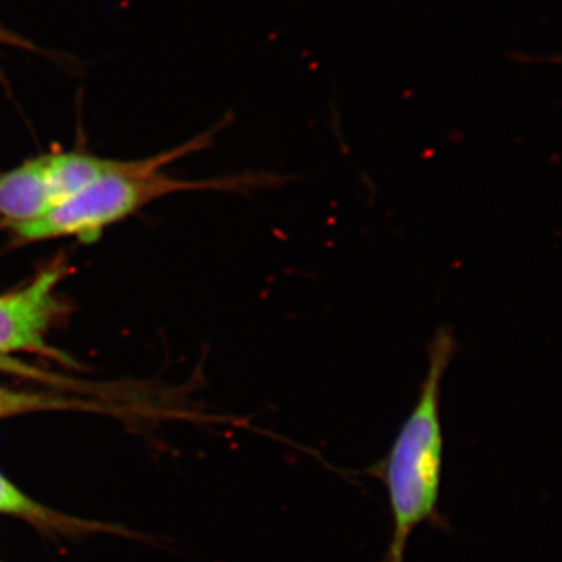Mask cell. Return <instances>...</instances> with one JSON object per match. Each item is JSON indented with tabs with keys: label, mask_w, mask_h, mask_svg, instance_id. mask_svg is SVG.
I'll return each instance as SVG.
<instances>
[{
	"label": "cell",
	"mask_w": 562,
	"mask_h": 562,
	"mask_svg": "<svg viewBox=\"0 0 562 562\" xmlns=\"http://www.w3.org/2000/svg\"><path fill=\"white\" fill-rule=\"evenodd\" d=\"M457 350L449 328H439L428 347V369L413 412L403 422L390 453L376 469L386 486L392 538L383 562H405L409 538L422 524L441 525L443 431L442 380Z\"/></svg>",
	"instance_id": "cell-1"
},
{
	"label": "cell",
	"mask_w": 562,
	"mask_h": 562,
	"mask_svg": "<svg viewBox=\"0 0 562 562\" xmlns=\"http://www.w3.org/2000/svg\"><path fill=\"white\" fill-rule=\"evenodd\" d=\"M205 136L191 140L187 146L166 151L149 160L135 161L127 171L109 173L90 187L77 192L65 202L52 206L46 214L11 225L22 241H43V239L76 236L83 241L101 236L109 225L116 224L143 209L155 199L165 198L180 191L199 190H243L261 187L266 181L273 183L279 177L250 176L238 179L183 181L162 176L160 169L177 158L184 157L191 150L202 147Z\"/></svg>",
	"instance_id": "cell-2"
},
{
	"label": "cell",
	"mask_w": 562,
	"mask_h": 562,
	"mask_svg": "<svg viewBox=\"0 0 562 562\" xmlns=\"http://www.w3.org/2000/svg\"><path fill=\"white\" fill-rule=\"evenodd\" d=\"M65 273L66 266L55 262L27 286L0 295V357L13 351L49 353L44 338L61 312L55 290Z\"/></svg>",
	"instance_id": "cell-3"
},
{
	"label": "cell",
	"mask_w": 562,
	"mask_h": 562,
	"mask_svg": "<svg viewBox=\"0 0 562 562\" xmlns=\"http://www.w3.org/2000/svg\"><path fill=\"white\" fill-rule=\"evenodd\" d=\"M50 209L44 157L0 173V216L10 225L38 220Z\"/></svg>",
	"instance_id": "cell-4"
},
{
	"label": "cell",
	"mask_w": 562,
	"mask_h": 562,
	"mask_svg": "<svg viewBox=\"0 0 562 562\" xmlns=\"http://www.w3.org/2000/svg\"><path fill=\"white\" fill-rule=\"evenodd\" d=\"M44 161H46L52 206L72 198L94 181L101 180L102 177L127 171L135 165V161L103 160V158L77 154V151L44 155Z\"/></svg>",
	"instance_id": "cell-5"
},
{
	"label": "cell",
	"mask_w": 562,
	"mask_h": 562,
	"mask_svg": "<svg viewBox=\"0 0 562 562\" xmlns=\"http://www.w3.org/2000/svg\"><path fill=\"white\" fill-rule=\"evenodd\" d=\"M65 403L44 395L0 390V417L10 414L35 412V409L61 408Z\"/></svg>",
	"instance_id": "cell-6"
},
{
	"label": "cell",
	"mask_w": 562,
	"mask_h": 562,
	"mask_svg": "<svg viewBox=\"0 0 562 562\" xmlns=\"http://www.w3.org/2000/svg\"><path fill=\"white\" fill-rule=\"evenodd\" d=\"M0 512L36 516L38 506L0 476Z\"/></svg>",
	"instance_id": "cell-7"
},
{
	"label": "cell",
	"mask_w": 562,
	"mask_h": 562,
	"mask_svg": "<svg viewBox=\"0 0 562 562\" xmlns=\"http://www.w3.org/2000/svg\"><path fill=\"white\" fill-rule=\"evenodd\" d=\"M0 43L14 44V46H29L27 41L20 38V36L13 35V33L3 31L0 29Z\"/></svg>",
	"instance_id": "cell-8"
}]
</instances>
